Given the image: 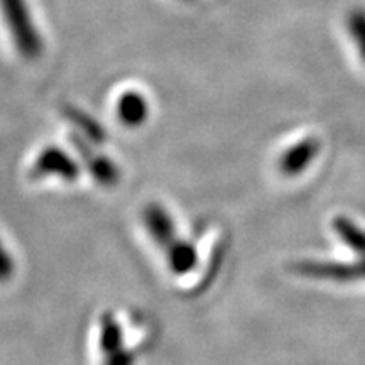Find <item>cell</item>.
Masks as SVG:
<instances>
[{"label": "cell", "instance_id": "obj_2", "mask_svg": "<svg viewBox=\"0 0 365 365\" xmlns=\"http://www.w3.org/2000/svg\"><path fill=\"white\" fill-rule=\"evenodd\" d=\"M29 175L33 180L58 178L65 182H75L81 175V164L59 145H48L36 156Z\"/></svg>", "mask_w": 365, "mask_h": 365}, {"label": "cell", "instance_id": "obj_3", "mask_svg": "<svg viewBox=\"0 0 365 365\" xmlns=\"http://www.w3.org/2000/svg\"><path fill=\"white\" fill-rule=\"evenodd\" d=\"M70 140L76 154H78L81 166L90 173V176L98 185L110 188V186H115L120 181V170H118L117 164L108 156H105L103 153H100L98 149H93V145H91L93 143L86 140L80 134H73Z\"/></svg>", "mask_w": 365, "mask_h": 365}, {"label": "cell", "instance_id": "obj_1", "mask_svg": "<svg viewBox=\"0 0 365 365\" xmlns=\"http://www.w3.org/2000/svg\"><path fill=\"white\" fill-rule=\"evenodd\" d=\"M98 349L103 365H134L135 357L125 344L124 328L112 312H105L98 323Z\"/></svg>", "mask_w": 365, "mask_h": 365}, {"label": "cell", "instance_id": "obj_6", "mask_svg": "<svg viewBox=\"0 0 365 365\" xmlns=\"http://www.w3.org/2000/svg\"><path fill=\"white\" fill-rule=\"evenodd\" d=\"M164 255H166L168 267L175 276H186L198 266V250L193 242L182 239V237L164 250Z\"/></svg>", "mask_w": 365, "mask_h": 365}, {"label": "cell", "instance_id": "obj_10", "mask_svg": "<svg viewBox=\"0 0 365 365\" xmlns=\"http://www.w3.org/2000/svg\"><path fill=\"white\" fill-rule=\"evenodd\" d=\"M70 117L73 124L81 130L80 134L81 137H85L86 140H90V143H95V144L103 143L105 140L103 129L97 124V122H93L91 118L85 117L83 113H78V112H70Z\"/></svg>", "mask_w": 365, "mask_h": 365}, {"label": "cell", "instance_id": "obj_5", "mask_svg": "<svg viewBox=\"0 0 365 365\" xmlns=\"http://www.w3.org/2000/svg\"><path fill=\"white\" fill-rule=\"evenodd\" d=\"M301 276L319 277V279H360L365 277V259L357 264H331V262H299L294 266Z\"/></svg>", "mask_w": 365, "mask_h": 365}, {"label": "cell", "instance_id": "obj_12", "mask_svg": "<svg viewBox=\"0 0 365 365\" xmlns=\"http://www.w3.org/2000/svg\"><path fill=\"white\" fill-rule=\"evenodd\" d=\"M16 259L0 239V282H9L16 276Z\"/></svg>", "mask_w": 365, "mask_h": 365}, {"label": "cell", "instance_id": "obj_11", "mask_svg": "<svg viewBox=\"0 0 365 365\" xmlns=\"http://www.w3.org/2000/svg\"><path fill=\"white\" fill-rule=\"evenodd\" d=\"M346 26H349L350 34H352L355 44H357L360 56L365 59V11L355 9V11L350 12Z\"/></svg>", "mask_w": 365, "mask_h": 365}, {"label": "cell", "instance_id": "obj_4", "mask_svg": "<svg viewBox=\"0 0 365 365\" xmlns=\"http://www.w3.org/2000/svg\"><path fill=\"white\" fill-rule=\"evenodd\" d=\"M143 223L145 227V232H148L150 237V240H153L163 252L180 239L178 227L175 220H173V215L161 203L153 202L145 205L143 210Z\"/></svg>", "mask_w": 365, "mask_h": 365}, {"label": "cell", "instance_id": "obj_9", "mask_svg": "<svg viewBox=\"0 0 365 365\" xmlns=\"http://www.w3.org/2000/svg\"><path fill=\"white\" fill-rule=\"evenodd\" d=\"M336 235L345 242L349 247H352L355 252H365V230L360 228L357 223L350 222L349 218L339 217L333 222Z\"/></svg>", "mask_w": 365, "mask_h": 365}, {"label": "cell", "instance_id": "obj_7", "mask_svg": "<svg viewBox=\"0 0 365 365\" xmlns=\"http://www.w3.org/2000/svg\"><path fill=\"white\" fill-rule=\"evenodd\" d=\"M318 150L319 144L314 139H307L303 143L294 144L279 159L281 173H284L286 176H294L303 170H307L308 164L317 158Z\"/></svg>", "mask_w": 365, "mask_h": 365}, {"label": "cell", "instance_id": "obj_8", "mask_svg": "<svg viewBox=\"0 0 365 365\" xmlns=\"http://www.w3.org/2000/svg\"><path fill=\"white\" fill-rule=\"evenodd\" d=\"M117 117L125 127H140L149 117V105L139 91H125L117 102Z\"/></svg>", "mask_w": 365, "mask_h": 365}]
</instances>
